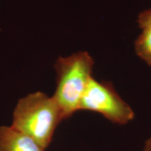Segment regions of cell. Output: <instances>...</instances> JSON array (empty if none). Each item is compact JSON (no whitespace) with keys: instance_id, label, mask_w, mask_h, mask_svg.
<instances>
[{"instance_id":"obj_4","label":"cell","mask_w":151,"mask_h":151,"mask_svg":"<svg viewBox=\"0 0 151 151\" xmlns=\"http://www.w3.org/2000/svg\"><path fill=\"white\" fill-rule=\"evenodd\" d=\"M44 150L32 139L11 126H0V151Z\"/></svg>"},{"instance_id":"obj_2","label":"cell","mask_w":151,"mask_h":151,"mask_svg":"<svg viewBox=\"0 0 151 151\" xmlns=\"http://www.w3.org/2000/svg\"><path fill=\"white\" fill-rule=\"evenodd\" d=\"M94 62L86 51L60 57L56 60V89L52 96L64 120L79 111V105L92 78Z\"/></svg>"},{"instance_id":"obj_6","label":"cell","mask_w":151,"mask_h":151,"mask_svg":"<svg viewBox=\"0 0 151 151\" xmlns=\"http://www.w3.org/2000/svg\"><path fill=\"white\" fill-rule=\"evenodd\" d=\"M138 22L141 28L151 23V9L143 11L139 14V18H138Z\"/></svg>"},{"instance_id":"obj_3","label":"cell","mask_w":151,"mask_h":151,"mask_svg":"<svg viewBox=\"0 0 151 151\" xmlns=\"http://www.w3.org/2000/svg\"><path fill=\"white\" fill-rule=\"evenodd\" d=\"M100 113L113 123L124 124L131 121L134 113L118 94L111 83L90 80L79 105V111Z\"/></svg>"},{"instance_id":"obj_1","label":"cell","mask_w":151,"mask_h":151,"mask_svg":"<svg viewBox=\"0 0 151 151\" xmlns=\"http://www.w3.org/2000/svg\"><path fill=\"white\" fill-rule=\"evenodd\" d=\"M63 120L61 111L52 97L36 92L18 101L11 127L28 136L46 150L57 127Z\"/></svg>"},{"instance_id":"obj_5","label":"cell","mask_w":151,"mask_h":151,"mask_svg":"<svg viewBox=\"0 0 151 151\" xmlns=\"http://www.w3.org/2000/svg\"><path fill=\"white\" fill-rule=\"evenodd\" d=\"M141 29L142 32L134 43L135 51L141 60L151 66V23Z\"/></svg>"},{"instance_id":"obj_7","label":"cell","mask_w":151,"mask_h":151,"mask_svg":"<svg viewBox=\"0 0 151 151\" xmlns=\"http://www.w3.org/2000/svg\"><path fill=\"white\" fill-rule=\"evenodd\" d=\"M142 151H151V137L146 140Z\"/></svg>"}]
</instances>
